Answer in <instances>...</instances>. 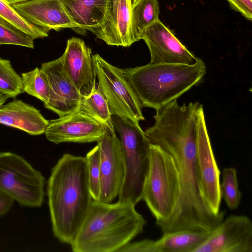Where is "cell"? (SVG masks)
<instances>
[{"instance_id": "3957f363", "label": "cell", "mask_w": 252, "mask_h": 252, "mask_svg": "<svg viewBox=\"0 0 252 252\" xmlns=\"http://www.w3.org/2000/svg\"><path fill=\"white\" fill-rule=\"evenodd\" d=\"M142 106L157 110L199 83L206 73L204 62L191 64L148 63L123 69Z\"/></svg>"}, {"instance_id": "30bf717a", "label": "cell", "mask_w": 252, "mask_h": 252, "mask_svg": "<svg viewBox=\"0 0 252 252\" xmlns=\"http://www.w3.org/2000/svg\"><path fill=\"white\" fill-rule=\"evenodd\" d=\"M97 142L99 147L100 158L99 201L110 203L118 196L125 177L121 143L115 132L107 129Z\"/></svg>"}, {"instance_id": "7a4b0ae2", "label": "cell", "mask_w": 252, "mask_h": 252, "mask_svg": "<svg viewBox=\"0 0 252 252\" xmlns=\"http://www.w3.org/2000/svg\"><path fill=\"white\" fill-rule=\"evenodd\" d=\"M134 205L93 200L73 241L74 252H118L141 233L146 221Z\"/></svg>"}, {"instance_id": "44dd1931", "label": "cell", "mask_w": 252, "mask_h": 252, "mask_svg": "<svg viewBox=\"0 0 252 252\" xmlns=\"http://www.w3.org/2000/svg\"><path fill=\"white\" fill-rule=\"evenodd\" d=\"M159 13L158 0H137L132 4V30L136 42L140 40L147 27L159 20Z\"/></svg>"}, {"instance_id": "7c38bea8", "label": "cell", "mask_w": 252, "mask_h": 252, "mask_svg": "<svg viewBox=\"0 0 252 252\" xmlns=\"http://www.w3.org/2000/svg\"><path fill=\"white\" fill-rule=\"evenodd\" d=\"M105 129L94 119L77 110L49 121L44 134L48 141L55 144L90 143L99 140Z\"/></svg>"}, {"instance_id": "f546056e", "label": "cell", "mask_w": 252, "mask_h": 252, "mask_svg": "<svg viewBox=\"0 0 252 252\" xmlns=\"http://www.w3.org/2000/svg\"><path fill=\"white\" fill-rule=\"evenodd\" d=\"M8 98L7 96L0 94V106L3 105Z\"/></svg>"}, {"instance_id": "ffe728a7", "label": "cell", "mask_w": 252, "mask_h": 252, "mask_svg": "<svg viewBox=\"0 0 252 252\" xmlns=\"http://www.w3.org/2000/svg\"><path fill=\"white\" fill-rule=\"evenodd\" d=\"M78 111L92 118L110 131L115 132L108 103L97 85L88 95L82 96Z\"/></svg>"}, {"instance_id": "484cf974", "label": "cell", "mask_w": 252, "mask_h": 252, "mask_svg": "<svg viewBox=\"0 0 252 252\" xmlns=\"http://www.w3.org/2000/svg\"><path fill=\"white\" fill-rule=\"evenodd\" d=\"M85 158L91 193L93 200L99 201L100 184V149L98 144L87 154Z\"/></svg>"}, {"instance_id": "9a60e30c", "label": "cell", "mask_w": 252, "mask_h": 252, "mask_svg": "<svg viewBox=\"0 0 252 252\" xmlns=\"http://www.w3.org/2000/svg\"><path fill=\"white\" fill-rule=\"evenodd\" d=\"M12 6L28 22L47 32L78 29L61 0H28Z\"/></svg>"}, {"instance_id": "5b68a950", "label": "cell", "mask_w": 252, "mask_h": 252, "mask_svg": "<svg viewBox=\"0 0 252 252\" xmlns=\"http://www.w3.org/2000/svg\"><path fill=\"white\" fill-rule=\"evenodd\" d=\"M112 119L120 136L125 165V177L119 201L135 205L142 198L151 143L139 124L115 115H112Z\"/></svg>"}, {"instance_id": "1f68e13d", "label": "cell", "mask_w": 252, "mask_h": 252, "mask_svg": "<svg viewBox=\"0 0 252 252\" xmlns=\"http://www.w3.org/2000/svg\"><path fill=\"white\" fill-rule=\"evenodd\" d=\"M137 0H132V4L134 3Z\"/></svg>"}, {"instance_id": "8992f818", "label": "cell", "mask_w": 252, "mask_h": 252, "mask_svg": "<svg viewBox=\"0 0 252 252\" xmlns=\"http://www.w3.org/2000/svg\"><path fill=\"white\" fill-rule=\"evenodd\" d=\"M45 183L42 174L23 157L11 152H0V191L20 205L40 207Z\"/></svg>"}, {"instance_id": "7402d4cb", "label": "cell", "mask_w": 252, "mask_h": 252, "mask_svg": "<svg viewBox=\"0 0 252 252\" xmlns=\"http://www.w3.org/2000/svg\"><path fill=\"white\" fill-rule=\"evenodd\" d=\"M0 23L24 33L34 40L48 36V32L28 22L5 0H0Z\"/></svg>"}, {"instance_id": "ac0fdd59", "label": "cell", "mask_w": 252, "mask_h": 252, "mask_svg": "<svg viewBox=\"0 0 252 252\" xmlns=\"http://www.w3.org/2000/svg\"><path fill=\"white\" fill-rule=\"evenodd\" d=\"M79 29L92 32L102 24L109 0H61Z\"/></svg>"}, {"instance_id": "f1b7e54d", "label": "cell", "mask_w": 252, "mask_h": 252, "mask_svg": "<svg viewBox=\"0 0 252 252\" xmlns=\"http://www.w3.org/2000/svg\"><path fill=\"white\" fill-rule=\"evenodd\" d=\"M14 199L0 191V217L6 214L12 207Z\"/></svg>"}, {"instance_id": "ba28073f", "label": "cell", "mask_w": 252, "mask_h": 252, "mask_svg": "<svg viewBox=\"0 0 252 252\" xmlns=\"http://www.w3.org/2000/svg\"><path fill=\"white\" fill-rule=\"evenodd\" d=\"M196 159L203 197L211 211L219 214L222 211H220V171L211 146L202 104L197 110Z\"/></svg>"}, {"instance_id": "603a6c76", "label": "cell", "mask_w": 252, "mask_h": 252, "mask_svg": "<svg viewBox=\"0 0 252 252\" xmlns=\"http://www.w3.org/2000/svg\"><path fill=\"white\" fill-rule=\"evenodd\" d=\"M24 92L46 104L50 95V87L45 74L38 67L21 74Z\"/></svg>"}, {"instance_id": "6da1fadb", "label": "cell", "mask_w": 252, "mask_h": 252, "mask_svg": "<svg viewBox=\"0 0 252 252\" xmlns=\"http://www.w3.org/2000/svg\"><path fill=\"white\" fill-rule=\"evenodd\" d=\"M47 195L53 234L70 245L93 201L85 157L64 154L51 170Z\"/></svg>"}, {"instance_id": "4dcf8cb0", "label": "cell", "mask_w": 252, "mask_h": 252, "mask_svg": "<svg viewBox=\"0 0 252 252\" xmlns=\"http://www.w3.org/2000/svg\"><path fill=\"white\" fill-rule=\"evenodd\" d=\"M7 2L10 3L11 5L14 4H16L17 3L25 1L28 0H5Z\"/></svg>"}, {"instance_id": "8fae6325", "label": "cell", "mask_w": 252, "mask_h": 252, "mask_svg": "<svg viewBox=\"0 0 252 252\" xmlns=\"http://www.w3.org/2000/svg\"><path fill=\"white\" fill-rule=\"evenodd\" d=\"M140 39L146 43L151 56L149 63L191 64L196 57L176 37L174 32L159 20L147 27Z\"/></svg>"}, {"instance_id": "d4e9b609", "label": "cell", "mask_w": 252, "mask_h": 252, "mask_svg": "<svg viewBox=\"0 0 252 252\" xmlns=\"http://www.w3.org/2000/svg\"><path fill=\"white\" fill-rule=\"evenodd\" d=\"M222 182L220 184V192L230 210L236 209L239 206L242 193L239 190L237 170L233 167H226L222 172Z\"/></svg>"}, {"instance_id": "d6986e66", "label": "cell", "mask_w": 252, "mask_h": 252, "mask_svg": "<svg viewBox=\"0 0 252 252\" xmlns=\"http://www.w3.org/2000/svg\"><path fill=\"white\" fill-rule=\"evenodd\" d=\"M210 232L181 229L163 233L158 239H149L150 252H194Z\"/></svg>"}, {"instance_id": "52a82bcc", "label": "cell", "mask_w": 252, "mask_h": 252, "mask_svg": "<svg viewBox=\"0 0 252 252\" xmlns=\"http://www.w3.org/2000/svg\"><path fill=\"white\" fill-rule=\"evenodd\" d=\"M97 88L106 99L112 115L139 124L145 120L142 105L123 69L112 65L97 54L92 55Z\"/></svg>"}, {"instance_id": "cb8c5ba5", "label": "cell", "mask_w": 252, "mask_h": 252, "mask_svg": "<svg viewBox=\"0 0 252 252\" xmlns=\"http://www.w3.org/2000/svg\"><path fill=\"white\" fill-rule=\"evenodd\" d=\"M24 93L22 77L10 61L0 58V94L14 98Z\"/></svg>"}, {"instance_id": "277c9868", "label": "cell", "mask_w": 252, "mask_h": 252, "mask_svg": "<svg viewBox=\"0 0 252 252\" xmlns=\"http://www.w3.org/2000/svg\"><path fill=\"white\" fill-rule=\"evenodd\" d=\"M149 159L142 199L163 233L166 232L178 204L179 176L172 157L158 146L150 144Z\"/></svg>"}, {"instance_id": "2e32d148", "label": "cell", "mask_w": 252, "mask_h": 252, "mask_svg": "<svg viewBox=\"0 0 252 252\" xmlns=\"http://www.w3.org/2000/svg\"><path fill=\"white\" fill-rule=\"evenodd\" d=\"M132 0H109L105 18L94 32L108 45L129 47L135 42L132 24Z\"/></svg>"}, {"instance_id": "83f0119b", "label": "cell", "mask_w": 252, "mask_h": 252, "mask_svg": "<svg viewBox=\"0 0 252 252\" xmlns=\"http://www.w3.org/2000/svg\"><path fill=\"white\" fill-rule=\"evenodd\" d=\"M234 11L249 21L252 20V0H225Z\"/></svg>"}, {"instance_id": "9c48e42d", "label": "cell", "mask_w": 252, "mask_h": 252, "mask_svg": "<svg viewBox=\"0 0 252 252\" xmlns=\"http://www.w3.org/2000/svg\"><path fill=\"white\" fill-rule=\"evenodd\" d=\"M194 252H252V222L231 215L219 224Z\"/></svg>"}, {"instance_id": "e0dca14e", "label": "cell", "mask_w": 252, "mask_h": 252, "mask_svg": "<svg viewBox=\"0 0 252 252\" xmlns=\"http://www.w3.org/2000/svg\"><path fill=\"white\" fill-rule=\"evenodd\" d=\"M49 121L37 108L22 100L14 99L0 106V124L32 135L44 133Z\"/></svg>"}, {"instance_id": "4fadbf2b", "label": "cell", "mask_w": 252, "mask_h": 252, "mask_svg": "<svg viewBox=\"0 0 252 252\" xmlns=\"http://www.w3.org/2000/svg\"><path fill=\"white\" fill-rule=\"evenodd\" d=\"M50 87V95L44 107L59 117L77 111L82 96L64 70L60 58L42 64Z\"/></svg>"}, {"instance_id": "5bb4252c", "label": "cell", "mask_w": 252, "mask_h": 252, "mask_svg": "<svg viewBox=\"0 0 252 252\" xmlns=\"http://www.w3.org/2000/svg\"><path fill=\"white\" fill-rule=\"evenodd\" d=\"M60 59L81 95H88L97 85L91 48L82 39L72 37Z\"/></svg>"}, {"instance_id": "4316f807", "label": "cell", "mask_w": 252, "mask_h": 252, "mask_svg": "<svg viewBox=\"0 0 252 252\" xmlns=\"http://www.w3.org/2000/svg\"><path fill=\"white\" fill-rule=\"evenodd\" d=\"M34 39L20 31L0 23V45H14L34 48Z\"/></svg>"}]
</instances>
